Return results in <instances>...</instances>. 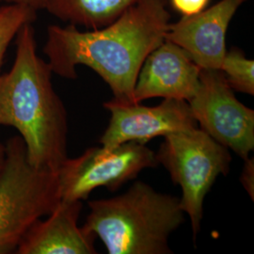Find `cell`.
Returning a JSON list of instances; mask_svg holds the SVG:
<instances>
[{"mask_svg": "<svg viewBox=\"0 0 254 254\" xmlns=\"http://www.w3.org/2000/svg\"><path fill=\"white\" fill-rule=\"evenodd\" d=\"M170 20L166 0H137L106 27L49 26L44 53L56 74L76 79V66L85 65L109 85L114 100L132 105L139 70L165 41Z\"/></svg>", "mask_w": 254, "mask_h": 254, "instance_id": "obj_1", "label": "cell"}, {"mask_svg": "<svg viewBox=\"0 0 254 254\" xmlns=\"http://www.w3.org/2000/svg\"><path fill=\"white\" fill-rule=\"evenodd\" d=\"M16 55L0 74V126L18 130L31 165L58 172L67 159L68 119L52 84V70L40 58L32 24L16 35Z\"/></svg>", "mask_w": 254, "mask_h": 254, "instance_id": "obj_2", "label": "cell"}, {"mask_svg": "<svg viewBox=\"0 0 254 254\" xmlns=\"http://www.w3.org/2000/svg\"><path fill=\"white\" fill-rule=\"evenodd\" d=\"M83 225L110 254H171L169 238L186 221L180 198L135 182L122 195L89 201Z\"/></svg>", "mask_w": 254, "mask_h": 254, "instance_id": "obj_3", "label": "cell"}, {"mask_svg": "<svg viewBox=\"0 0 254 254\" xmlns=\"http://www.w3.org/2000/svg\"><path fill=\"white\" fill-rule=\"evenodd\" d=\"M5 150L0 173V254L15 253L28 229L62 200L58 173L31 165L21 136L10 137Z\"/></svg>", "mask_w": 254, "mask_h": 254, "instance_id": "obj_4", "label": "cell"}, {"mask_svg": "<svg viewBox=\"0 0 254 254\" xmlns=\"http://www.w3.org/2000/svg\"><path fill=\"white\" fill-rule=\"evenodd\" d=\"M157 163L180 186V206L190 218L194 239L200 230L203 200L219 175L227 176L232 155L206 132L195 127L164 136L155 154Z\"/></svg>", "mask_w": 254, "mask_h": 254, "instance_id": "obj_5", "label": "cell"}, {"mask_svg": "<svg viewBox=\"0 0 254 254\" xmlns=\"http://www.w3.org/2000/svg\"><path fill=\"white\" fill-rule=\"evenodd\" d=\"M158 165L155 153L135 141L112 148L91 147L75 158H68L58 170L62 200H87L97 188L118 190L145 169Z\"/></svg>", "mask_w": 254, "mask_h": 254, "instance_id": "obj_6", "label": "cell"}, {"mask_svg": "<svg viewBox=\"0 0 254 254\" xmlns=\"http://www.w3.org/2000/svg\"><path fill=\"white\" fill-rule=\"evenodd\" d=\"M200 129L243 160L254 149V111L237 100L220 69H201L200 86L190 102Z\"/></svg>", "mask_w": 254, "mask_h": 254, "instance_id": "obj_7", "label": "cell"}, {"mask_svg": "<svg viewBox=\"0 0 254 254\" xmlns=\"http://www.w3.org/2000/svg\"><path fill=\"white\" fill-rule=\"evenodd\" d=\"M104 108L111 114L109 127L99 139L106 148L129 141L146 144L154 137L187 131L198 125L187 101L164 99L157 106L147 107L111 99Z\"/></svg>", "mask_w": 254, "mask_h": 254, "instance_id": "obj_8", "label": "cell"}, {"mask_svg": "<svg viewBox=\"0 0 254 254\" xmlns=\"http://www.w3.org/2000/svg\"><path fill=\"white\" fill-rule=\"evenodd\" d=\"M201 68L182 47L166 40L142 64L134 89V103L161 97L190 102L200 86Z\"/></svg>", "mask_w": 254, "mask_h": 254, "instance_id": "obj_9", "label": "cell"}, {"mask_svg": "<svg viewBox=\"0 0 254 254\" xmlns=\"http://www.w3.org/2000/svg\"><path fill=\"white\" fill-rule=\"evenodd\" d=\"M247 0H220L208 9L170 23L166 40L182 47L201 69H220L228 27Z\"/></svg>", "mask_w": 254, "mask_h": 254, "instance_id": "obj_10", "label": "cell"}, {"mask_svg": "<svg viewBox=\"0 0 254 254\" xmlns=\"http://www.w3.org/2000/svg\"><path fill=\"white\" fill-rule=\"evenodd\" d=\"M81 200H62L28 229L17 247L18 254H95L96 236L78 226Z\"/></svg>", "mask_w": 254, "mask_h": 254, "instance_id": "obj_11", "label": "cell"}, {"mask_svg": "<svg viewBox=\"0 0 254 254\" xmlns=\"http://www.w3.org/2000/svg\"><path fill=\"white\" fill-rule=\"evenodd\" d=\"M137 0H47L46 9L69 25L95 29L115 21Z\"/></svg>", "mask_w": 254, "mask_h": 254, "instance_id": "obj_12", "label": "cell"}, {"mask_svg": "<svg viewBox=\"0 0 254 254\" xmlns=\"http://www.w3.org/2000/svg\"><path fill=\"white\" fill-rule=\"evenodd\" d=\"M220 70L233 91L254 94V62L246 58L242 50L232 47L227 50Z\"/></svg>", "mask_w": 254, "mask_h": 254, "instance_id": "obj_13", "label": "cell"}, {"mask_svg": "<svg viewBox=\"0 0 254 254\" xmlns=\"http://www.w3.org/2000/svg\"><path fill=\"white\" fill-rule=\"evenodd\" d=\"M36 18V10L27 6L5 4L0 7V71L6 51L21 27Z\"/></svg>", "mask_w": 254, "mask_h": 254, "instance_id": "obj_14", "label": "cell"}, {"mask_svg": "<svg viewBox=\"0 0 254 254\" xmlns=\"http://www.w3.org/2000/svg\"><path fill=\"white\" fill-rule=\"evenodd\" d=\"M210 0H171L173 9L180 12L182 16H190L205 9Z\"/></svg>", "mask_w": 254, "mask_h": 254, "instance_id": "obj_15", "label": "cell"}, {"mask_svg": "<svg viewBox=\"0 0 254 254\" xmlns=\"http://www.w3.org/2000/svg\"><path fill=\"white\" fill-rule=\"evenodd\" d=\"M240 182L252 200H254V159L248 157L244 159V166L240 176Z\"/></svg>", "mask_w": 254, "mask_h": 254, "instance_id": "obj_16", "label": "cell"}, {"mask_svg": "<svg viewBox=\"0 0 254 254\" xmlns=\"http://www.w3.org/2000/svg\"><path fill=\"white\" fill-rule=\"evenodd\" d=\"M5 4H17L22 6H27L36 11L41 9H46L47 0H0Z\"/></svg>", "mask_w": 254, "mask_h": 254, "instance_id": "obj_17", "label": "cell"}, {"mask_svg": "<svg viewBox=\"0 0 254 254\" xmlns=\"http://www.w3.org/2000/svg\"><path fill=\"white\" fill-rule=\"evenodd\" d=\"M5 155H6V150H5V145L0 143V173L3 170L4 163H5Z\"/></svg>", "mask_w": 254, "mask_h": 254, "instance_id": "obj_18", "label": "cell"}]
</instances>
